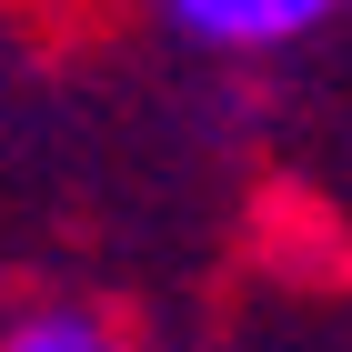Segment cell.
<instances>
[{"instance_id":"2","label":"cell","mask_w":352,"mask_h":352,"mask_svg":"<svg viewBox=\"0 0 352 352\" xmlns=\"http://www.w3.org/2000/svg\"><path fill=\"white\" fill-rule=\"evenodd\" d=\"M0 352H121V332L91 322V312H41V322H21Z\"/></svg>"},{"instance_id":"1","label":"cell","mask_w":352,"mask_h":352,"mask_svg":"<svg viewBox=\"0 0 352 352\" xmlns=\"http://www.w3.org/2000/svg\"><path fill=\"white\" fill-rule=\"evenodd\" d=\"M162 10L191 30V41H212V51H272V41L332 21L342 0H162Z\"/></svg>"}]
</instances>
